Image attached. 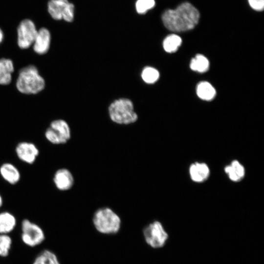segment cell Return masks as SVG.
I'll return each mask as SVG.
<instances>
[{
  "label": "cell",
  "mask_w": 264,
  "mask_h": 264,
  "mask_svg": "<svg viewBox=\"0 0 264 264\" xmlns=\"http://www.w3.org/2000/svg\"><path fill=\"white\" fill-rule=\"evenodd\" d=\"M198 10L189 2L179 4L175 9H168L161 16L162 22L168 30L176 32L191 30L198 23Z\"/></svg>",
  "instance_id": "cell-1"
},
{
  "label": "cell",
  "mask_w": 264,
  "mask_h": 264,
  "mask_svg": "<svg viewBox=\"0 0 264 264\" xmlns=\"http://www.w3.org/2000/svg\"><path fill=\"white\" fill-rule=\"evenodd\" d=\"M16 85L17 89L22 93L35 94L44 88L45 81L36 67L30 65L21 69Z\"/></svg>",
  "instance_id": "cell-2"
},
{
  "label": "cell",
  "mask_w": 264,
  "mask_h": 264,
  "mask_svg": "<svg viewBox=\"0 0 264 264\" xmlns=\"http://www.w3.org/2000/svg\"><path fill=\"white\" fill-rule=\"evenodd\" d=\"M109 113L110 119L118 124H132L138 119L132 102L127 98H120L114 101L109 107Z\"/></svg>",
  "instance_id": "cell-3"
},
{
  "label": "cell",
  "mask_w": 264,
  "mask_h": 264,
  "mask_svg": "<svg viewBox=\"0 0 264 264\" xmlns=\"http://www.w3.org/2000/svg\"><path fill=\"white\" fill-rule=\"evenodd\" d=\"M93 222L96 229L104 234L115 233L119 231L121 225L119 216L109 207L97 210L93 215Z\"/></svg>",
  "instance_id": "cell-4"
},
{
  "label": "cell",
  "mask_w": 264,
  "mask_h": 264,
  "mask_svg": "<svg viewBox=\"0 0 264 264\" xmlns=\"http://www.w3.org/2000/svg\"><path fill=\"white\" fill-rule=\"evenodd\" d=\"M46 139L54 145L67 143L71 138V131L67 123L63 119L52 121L45 131Z\"/></svg>",
  "instance_id": "cell-5"
},
{
  "label": "cell",
  "mask_w": 264,
  "mask_h": 264,
  "mask_svg": "<svg viewBox=\"0 0 264 264\" xmlns=\"http://www.w3.org/2000/svg\"><path fill=\"white\" fill-rule=\"evenodd\" d=\"M21 238L22 242L29 247H35L42 243L45 239L44 233L37 224L28 219L21 223Z\"/></svg>",
  "instance_id": "cell-6"
},
{
  "label": "cell",
  "mask_w": 264,
  "mask_h": 264,
  "mask_svg": "<svg viewBox=\"0 0 264 264\" xmlns=\"http://www.w3.org/2000/svg\"><path fill=\"white\" fill-rule=\"evenodd\" d=\"M143 234L146 242L155 248L163 247L169 237L161 223L157 220L146 226L143 230Z\"/></svg>",
  "instance_id": "cell-7"
},
{
  "label": "cell",
  "mask_w": 264,
  "mask_h": 264,
  "mask_svg": "<svg viewBox=\"0 0 264 264\" xmlns=\"http://www.w3.org/2000/svg\"><path fill=\"white\" fill-rule=\"evenodd\" d=\"M17 31L19 46L22 49H27L33 44L38 30L31 20L25 19L19 24Z\"/></svg>",
  "instance_id": "cell-8"
},
{
  "label": "cell",
  "mask_w": 264,
  "mask_h": 264,
  "mask_svg": "<svg viewBox=\"0 0 264 264\" xmlns=\"http://www.w3.org/2000/svg\"><path fill=\"white\" fill-rule=\"evenodd\" d=\"M15 153L21 161L28 164H32L36 161L40 151L34 143L22 141L16 145Z\"/></svg>",
  "instance_id": "cell-9"
},
{
  "label": "cell",
  "mask_w": 264,
  "mask_h": 264,
  "mask_svg": "<svg viewBox=\"0 0 264 264\" xmlns=\"http://www.w3.org/2000/svg\"><path fill=\"white\" fill-rule=\"evenodd\" d=\"M53 183L56 188L61 191L70 190L74 183V177L67 169L62 168L56 171L53 177Z\"/></svg>",
  "instance_id": "cell-10"
},
{
  "label": "cell",
  "mask_w": 264,
  "mask_h": 264,
  "mask_svg": "<svg viewBox=\"0 0 264 264\" xmlns=\"http://www.w3.org/2000/svg\"><path fill=\"white\" fill-rule=\"evenodd\" d=\"M189 174L193 181L202 183L205 181L209 177L210 170L206 163L196 162L189 166Z\"/></svg>",
  "instance_id": "cell-11"
},
{
  "label": "cell",
  "mask_w": 264,
  "mask_h": 264,
  "mask_svg": "<svg viewBox=\"0 0 264 264\" xmlns=\"http://www.w3.org/2000/svg\"><path fill=\"white\" fill-rule=\"evenodd\" d=\"M51 41V35L49 30L45 28H41L38 30L34 40L33 49L39 54L46 53L49 50Z\"/></svg>",
  "instance_id": "cell-12"
},
{
  "label": "cell",
  "mask_w": 264,
  "mask_h": 264,
  "mask_svg": "<svg viewBox=\"0 0 264 264\" xmlns=\"http://www.w3.org/2000/svg\"><path fill=\"white\" fill-rule=\"evenodd\" d=\"M0 175L5 181L11 185L17 184L21 177L19 170L10 162H5L0 166Z\"/></svg>",
  "instance_id": "cell-13"
},
{
  "label": "cell",
  "mask_w": 264,
  "mask_h": 264,
  "mask_svg": "<svg viewBox=\"0 0 264 264\" xmlns=\"http://www.w3.org/2000/svg\"><path fill=\"white\" fill-rule=\"evenodd\" d=\"M224 171L229 179L236 182L241 181L245 175L244 166L237 160H233L225 166Z\"/></svg>",
  "instance_id": "cell-14"
},
{
  "label": "cell",
  "mask_w": 264,
  "mask_h": 264,
  "mask_svg": "<svg viewBox=\"0 0 264 264\" xmlns=\"http://www.w3.org/2000/svg\"><path fill=\"white\" fill-rule=\"evenodd\" d=\"M16 224L17 220L13 214L7 211L0 213V234H9L15 229Z\"/></svg>",
  "instance_id": "cell-15"
},
{
  "label": "cell",
  "mask_w": 264,
  "mask_h": 264,
  "mask_svg": "<svg viewBox=\"0 0 264 264\" xmlns=\"http://www.w3.org/2000/svg\"><path fill=\"white\" fill-rule=\"evenodd\" d=\"M14 69L13 63L11 60L0 59V85H6L11 82Z\"/></svg>",
  "instance_id": "cell-16"
},
{
  "label": "cell",
  "mask_w": 264,
  "mask_h": 264,
  "mask_svg": "<svg viewBox=\"0 0 264 264\" xmlns=\"http://www.w3.org/2000/svg\"><path fill=\"white\" fill-rule=\"evenodd\" d=\"M68 0H49L48 2V11L51 17L55 20L62 19L63 14Z\"/></svg>",
  "instance_id": "cell-17"
},
{
  "label": "cell",
  "mask_w": 264,
  "mask_h": 264,
  "mask_svg": "<svg viewBox=\"0 0 264 264\" xmlns=\"http://www.w3.org/2000/svg\"><path fill=\"white\" fill-rule=\"evenodd\" d=\"M196 91L199 98L206 101L212 100L216 94L214 88L206 81L201 82L198 85Z\"/></svg>",
  "instance_id": "cell-18"
},
{
  "label": "cell",
  "mask_w": 264,
  "mask_h": 264,
  "mask_svg": "<svg viewBox=\"0 0 264 264\" xmlns=\"http://www.w3.org/2000/svg\"><path fill=\"white\" fill-rule=\"evenodd\" d=\"M182 43L180 36L176 34H170L165 37L163 42L164 49L168 53L176 52Z\"/></svg>",
  "instance_id": "cell-19"
},
{
  "label": "cell",
  "mask_w": 264,
  "mask_h": 264,
  "mask_svg": "<svg viewBox=\"0 0 264 264\" xmlns=\"http://www.w3.org/2000/svg\"><path fill=\"white\" fill-rule=\"evenodd\" d=\"M32 264H60L57 256L49 250L42 251Z\"/></svg>",
  "instance_id": "cell-20"
},
{
  "label": "cell",
  "mask_w": 264,
  "mask_h": 264,
  "mask_svg": "<svg viewBox=\"0 0 264 264\" xmlns=\"http://www.w3.org/2000/svg\"><path fill=\"white\" fill-rule=\"evenodd\" d=\"M209 67L208 59L201 54L197 55L190 63V68L194 71L203 73L207 71Z\"/></svg>",
  "instance_id": "cell-21"
},
{
  "label": "cell",
  "mask_w": 264,
  "mask_h": 264,
  "mask_svg": "<svg viewBox=\"0 0 264 264\" xmlns=\"http://www.w3.org/2000/svg\"><path fill=\"white\" fill-rule=\"evenodd\" d=\"M141 77L145 83L153 84L159 79V73L155 68L151 66H147L143 69Z\"/></svg>",
  "instance_id": "cell-22"
},
{
  "label": "cell",
  "mask_w": 264,
  "mask_h": 264,
  "mask_svg": "<svg viewBox=\"0 0 264 264\" xmlns=\"http://www.w3.org/2000/svg\"><path fill=\"white\" fill-rule=\"evenodd\" d=\"M155 6V0H136L135 3L136 12L140 15L146 14Z\"/></svg>",
  "instance_id": "cell-23"
},
{
  "label": "cell",
  "mask_w": 264,
  "mask_h": 264,
  "mask_svg": "<svg viewBox=\"0 0 264 264\" xmlns=\"http://www.w3.org/2000/svg\"><path fill=\"white\" fill-rule=\"evenodd\" d=\"M12 240L8 234H0V256L7 257L11 248Z\"/></svg>",
  "instance_id": "cell-24"
},
{
  "label": "cell",
  "mask_w": 264,
  "mask_h": 264,
  "mask_svg": "<svg viewBox=\"0 0 264 264\" xmlns=\"http://www.w3.org/2000/svg\"><path fill=\"white\" fill-rule=\"evenodd\" d=\"M74 5L69 1L65 7L62 19L67 22H72L74 18Z\"/></svg>",
  "instance_id": "cell-25"
},
{
  "label": "cell",
  "mask_w": 264,
  "mask_h": 264,
  "mask_svg": "<svg viewBox=\"0 0 264 264\" xmlns=\"http://www.w3.org/2000/svg\"><path fill=\"white\" fill-rule=\"evenodd\" d=\"M250 7L256 11H263L264 9V0H247Z\"/></svg>",
  "instance_id": "cell-26"
},
{
  "label": "cell",
  "mask_w": 264,
  "mask_h": 264,
  "mask_svg": "<svg viewBox=\"0 0 264 264\" xmlns=\"http://www.w3.org/2000/svg\"><path fill=\"white\" fill-rule=\"evenodd\" d=\"M3 39V33L2 31L0 28V43L2 42Z\"/></svg>",
  "instance_id": "cell-27"
},
{
  "label": "cell",
  "mask_w": 264,
  "mask_h": 264,
  "mask_svg": "<svg viewBox=\"0 0 264 264\" xmlns=\"http://www.w3.org/2000/svg\"><path fill=\"white\" fill-rule=\"evenodd\" d=\"M3 203V198L0 194V208L2 207Z\"/></svg>",
  "instance_id": "cell-28"
}]
</instances>
